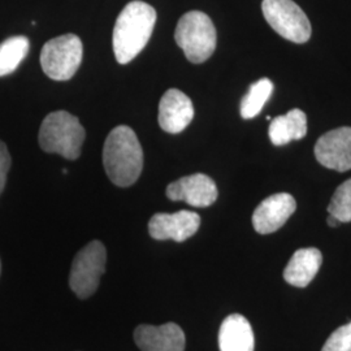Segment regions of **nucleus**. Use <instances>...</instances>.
Returning a JSON list of instances; mask_svg holds the SVG:
<instances>
[{
	"label": "nucleus",
	"mask_w": 351,
	"mask_h": 351,
	"mask_svg": "<svg viewBox=\"0 0 351 351\" xmlns=\"http://www.w3.org/2000/svg\"><path fill=\"white\" fill-rule=\"evenodd\" d=\"M155 23L156 11L150 4L141 0L126 4L113 27V52L119 63H130L146 47Z\"/></svg>",
	"instance_id": "f257e3e1"
},
{
	"label": "nucleus",
	"mask_w": 351,
	"mask_h": 351,
	"mask_svg": "<svg viewBox=\"0 0 351 351\" xmlns=\"http://www.w3.org/2000/svg\"><path fill=\"white\" fill-rule=\"evenodd\" d=\"M103 164L116 186H132L143 169V151L132 128L116 126L104 142Z\"/></svg>",
	"instance_id": "f03ea898"
},
{
	"label": "nucleus",
	"mask_w": 351,
	"mask_h": 351,
	"mask_svg": "<svg viewBox=\"0 0 351 351\" xmlns=\"http://www.w3.org/2000/svg\"><path fill=\"white\" fill-rule=\"evenodd\" d=\"M86 137L85 129L72 113L56 111L45 117L39 129V146L45 152L75 160Z\"/></svg>",
	"instance_id": "7ed1b4c3"
},
{
	"label": "nucleus",
	"mask_w": 351,
	"mask_h": 351,
	"mask_svg": "<svg viewBox=\"0 0 351 351\" xmlns=\"http://www.w3.org/2000/svg\"><path fill=\"white\" fill-rule=\"evenodd\" d=\"M177 45L185 52L189 62L204 63L216 49V29L213 20L201 11L185 13L176 27Z\"/></svg>",
	"instance_id": "20e7f679"
},
{
	"label": "nucleus",
	"mask_w": 351,
	"mask_h": 351,
	"mask_svg": "<svg viewBox=\"0 0 351 351\" xmlns=\"http://www.w3.org/2000/svg\"><path fill=\"white\" fill-rule=\"evenodd\" d=\"M84 55L81 39L75 34H64L49 40L40 52V65L55 81L71 80L78 71Z\"/></svg>",
	"instance_id": "39448f33"
},
{
	"label": "nucleus",
	"mask_w": 351,
	"mask_h": 351,
	"mask_svg": "<svg viewBox=\"0 0 351 351\" xmlns=\"http://www.w3.org/2000/svg\"><path fill=\"white\" fill-rule=\"evenodd\" d=\"M107 251L101 241H93L77 252L69 275V285L81 300L91 297L106 271Z\"/></svg>",
	"instance_id": "423d86ee"
},
{
	"label": "nucleus",
	"mask_w": 351,
	"mask_h": 351,
	"mask_svg": "<svg viewBox=\"0 0 351 351\" xmlns=\"http://www.w3.org/2000/svg\"><path fill=\"white\" fill-rule=\"evenodd\" d=\"M262 11L278 36L300 45L311 38L310 20L293 0H263Z\"/></svg>",
	"instance_id": "0eeeda50"
},
{
	"label": "nucleus",
	"mask_w": 351,
	"mask_h": 351,
	"mask_svg": "<svg viewBox=\"0 0 351 351\" xmlns=\"http://www.w3.org/2000/svg\"><path fill=\"white\" fill-rule=\"evenodd\" d=\"M316 160L326 168L348 172L351 169V128L326 132L315 145Z\"/></svg>",
	"instance_id": "6e6552de"
},
{
	"label": "nucleus",
	"mask_w": 351,
	"mask_h": 351,
	"mask_svg": "<svg viewBox=\"0 0 351 351\" xmlns=\"http://www.w3.org/2000/svg\"><path fill=\"white\" fill-rule=\"evenodd\" d=\"M201 226L199 215L191 211L155 213L149 221V232L154 239L184 242L193 237Z\"/></svg>",
	"instance_id": "1a4fd4ad"
},
{
	"label": "nucleus",
	"mask_w": 351,
	"mask_h": 351,
	"mask_svg": "<svg viewBox=\"0 0 351 351\" xmlns=\"http://www.w3.org/2000/svg\"><path fill=\"white\" fill-rule=\"evenodd\" d=\"M219 191L213 178L203 173L186 176L167 188V197L171 201H182L193 207H208L217 199Z\"/></svg>",
	"instance_id": "9d476101"
},
{
	"label": "nucleus",
	"mask_w": 351,
	"mask_h": 351,
	"mask_svg": "<svg viewBox=\"0 0 351 351\" xmlns=\"http://www.w3.org/2000/svg\"><path fill=\"white\" fill-rule=\"evenodd\" d=\"M297 208V202L288 193H278L264 199L254 211L252 226L259 234H271L289 220Z\"/></svg>",
	"instance_id": "9b49d317"
},
{
	"label": "nucleus",
	"mask_w": 351,
	"mask_h": 351,
	"mask_svg": "<svg viewBox=\"0 0 351 351\" xmlns=\"http://www.w3.org/2000/svg\"><path fill=\"white\" fill-rule=\"evenodd\" d=\"M194 117V106L188 95L169 88L159 103V125L167 133L177 134L188 128Z\"/></svg>",
	"instance_id": "f8f14e48"
},
{
	"label": "nucleus",
	"mask_w": 351,
	"mask_h": 351,
	"mask_svg": "<svg viewBox=\"0 0 351 351\" xmlns=\"http://www.w3.org/2000/svg\"><path fill=\"white\" fill-rule=\"evenodd\" d=\"M134 341L141 351H184L186 345L184 330L175 323L137 326Z\"/></svg>",
	"instance_id": "ddd939ff"
},
{
	"label": "nucleus",
	"mask_w": 351,
	"mask_h": 351,
	"mask_svg": "<svg viewBox=\"0 0 351 351\" xmlns=\"http://www.w3.org/2000/svg\"><path fill=\"white\" fill-rule=\"evenodd\" d=\"M322 263L323 255L320 250L315 247L297 250L284 271V278L291 287L306 288L317 275Z\"/></svg>",
	"instance_id": "4468645a"
},
{
	"label": "nucleus",
	"mask_w": 351,
	"mask_h": 351,
	"mask_svg": "<svg viewBox=\"0 0 351 351\" xmlns=\"http://www.w3.org/2000/svg\"><path fill=\"white\" fill-rule=\"evenodd\" d=\"M220 351H254L255 339L249 320L239 314L229 315L219 330Z\"/></svg>",
	"instance_id": "2eb2a0df"
},
{
	"label": "nucleus",
	"mask_w": 351,
	"mask_h": 351,
	"mask_svg": "<svg viewBox=\"0 0 351 351\" xmlns=\"http://www.w3.org/2000/svg\"><path fill=\"white\" fill-rule=\"evenodd\" d=\"M269 138L275 146H284L294 139H302L307 134V116L302 110H291L284 116L271 121Z\"/></svg>",
	"instance_id": "dca6fc26"
},
{
	"label": "nucleus",
	"mask_w": 351,
	"mask_h": 351,
	"mask_svg": "<svg viewBox=\"0 0 351 351\" xmlns=\"http://www.w3.org/2000/svg\"><path fill=\"white\" fill-rule=\"evenodd\" d=\"M29 52V39L24 36L8 38L0 43V77L13 73Z\"/></svg>",
	"instance_id": "f3484780"
},
{
	"label": "nucleus",
	"mask_w": 351,
	"mask_h": 351,
	"mask_svg": "<svg viewBox=\"0 0 351 351\" xmlns=\"http://www.w3.org/2000/svg\"><path fill=\"white\" fill-rule=\"evenodd\" d=\"M274 91V84L268 78H262L254 82L249 88L247 94L241 101L239 112L242 119L250 120L258 116L263 110L264 104L271 98Z\"/></svg>",
	"instance_id": "a211bd4d"
},
{
	"label": "nucleus",
	"mask_w": 351,
	"mask_h": 351,
	"mask_svg": "<svg viewBox=\"0 0 351 351\" xmlns=\"http://www.w3.org/2000/svg\"><path fill=\"white\" fill-rule=\"evenodd\" d=\"M328 213L339 223L351 221V178L339 185L328 206Z\"/></svg>",
	"instance_id": "6ab92c4d"
},
{
	"label": "nucleus",
	"mask_w": 351,
	"mask_h": 351,
	"mask_svg": "<svg viewBox=\"0 0 351 351\" xmlns=\"http://www.w3.org/2000/svg\"><path fill=\"white\" fill-rule=\"evenodd\" d=\"M322 351H351V322L336 329L326 339Z\"/></svg>",
	"instance_id": "aec40b11"
},
{
	"label": "nucleus",
	"mask_w": 351,
	"mask_h": 351,
	"mask_svg": "<svg viewBox=\"0 0 351 351\" xmlns=\"http://www.w3.org/2000/svg\"><path fill=\"white\" fill-rule=\"evenodd\" d=\"M10 167H11V155L8 152L5 143L0 141V194L5 188Z\"/></svg>",
	"instance_id": "412c9836"
},
{
	"label": "nucleus",
	"mask_w": 351,
	"mask_h": 351,
	"mask_svg": "<svg viewBox=\"0 0 351 351\" xmlns=\"http://www.w3.org/2000/svg\"><path fill=\"white\" fill-rule=\"evenodd\" d=\"M328 226H332V228H335V226H337L339 224V220L335 217V216H332V215H329L328 216Z\"/></svg>",
	"instance_id": "4be33fe9"
},
{
	"label": "nucleus",
	"mask_w": 351,
	"mask_h": 351,
	"mask_svg": "<svg viewBox=\"0 0 351 351\" xmlns=\"http://www.w3.org/2000/svg\"><path fill=\"white\" fill-rule=\"evenodd\" d=\"M0 269H1V264H0Z\"/></svg>",
	"instance_id": "5701e85b"
}]
</instances>
